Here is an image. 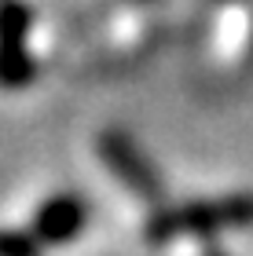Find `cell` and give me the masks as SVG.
<instances>
[{"label": "cell", "mask_w": 253, "mask_h": 256, "mask_svg": "<svg viewBox=\"0 0 253 256\" xmlns=\"http://www.w3.org/2000/svg\"><path fill=\"white\" fill-rule=\"evenodd\" d=\"M99 146H103V158H107L110 172H114L118 180H125V187H132L140 198H147V202H154V198L162 194V187H158V176H154V168H151V161L143 158V150L136 146L129 136L107 132V136L99 139Z\"/></svg>", "instance_id": "4"}, {"label": "cell", "mask_w": 253, "mask_h": 256, "mask_svg": "<svg viewBox=\"0 0 253 256\" xmlns=\"http://www.w3.org/2000/svg\"><path fill=\"white\" fill-rule=\"evenodd\" d=\"M253 224V194H231V198H202L183 208L158 216L151 224V238L165 242L176 234H216L227 227Z\"/></svg>", "instance_id": "1"}, {"label": "cell", "mask_w": 253, "mask_h": 256, "mask_svg": "<svg viewBox=\"0 0 253 256\" xmlns=\"http://www.w3.org/2000/svg\"><path fill=\"white\" fill-rule=\"evenodd\" d=\"M88 224V205L85 198L77 194H52L48 202H44L37 212H33V224H30V234L44 246H66V242H74L77 234L85 230Z\"/></svg>", "instance_id": "3"}, {"label": "cell", "mask_w": 253, "mask_h": 256, "mask_svg": "<svg viewBox=\"0 0 253 256\" xmlns=\"http://www.w3.org/2000/svg\"><path fill=\"white\" fill-rule=\"evenodd\" d=\"M30 30H33V11L26 0H0V88H26L37 62L30 55Z\"/></svg>", "instance_id": "2"}, {"label": "cell", "mask_w": 253, "mask_h": 256, "mask_svg": "<svg viewBox=\"0 0 253 256\" xmlns=\"http://www.w3.org/2000/svg\"><path fill=\"white\" fill-rule=\"evenodd\" d=\"M0 256H41V242L19 230H0Z\"/></svg>", "instance_id": "5"}]
</instances>
